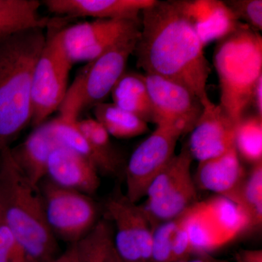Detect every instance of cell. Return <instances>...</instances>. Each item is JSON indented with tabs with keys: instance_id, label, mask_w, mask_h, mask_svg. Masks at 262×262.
<instances>
[{
	"instance_id": "cell-1",
	"label": "cell",
	"mask_w": 262,
	"mask_h": 262,
	"mask_svg": "<svg viewBox=\"0 0 262 262\" xmlns=\"http://www.w3.org/2000/svg\"><path fill=\"white\" fill-rule=\"evenodd\" d=\"M141 15L140 35L134 52L136 64L145 74L182 84L203 102L208 97L211 67L178 0H155Z\"/></svg>"
},
{
	"instance_id": "cell-2",
	"label": "cell",
	"mask_w": 262,
	"mask_h": 262,
	"mask_svg": "<svg viewBox=\"0 0 262 262\" xmlns=\"http://www.w3.org/2000/svg\"><path fill=\"white\" fill-rule=\"evenodd\" d=\"M0 211L28 262H52L58 256L39 187L19 170L8 146L0 149Z\"/></svg>"
},
{
	"instance_id": "cell-3",
	"label": "cell",
	"mask_w": 262,
	"mask_h": 262,
	"mask_svg": "<svg viewBox=\"0 0 262 262\" xmlns=\"http://www.w3.org/2000/svg\"><path fill=\"white\" fill-rule=\"evenodd\" d=\"M44 29L0 38V149L31 122L32 78L47 39Z\"/></svg>"
},
{
	"instance_id": "cell-4",
	"label": "cell",
	"mask_w": 262,
	"mask_h": 262,
	"mask_svg": "<svg viewBox=\"0 0 262 262\" xmlns=\"http://www.w3.org/2000/svg\"><path fill=\"white\" fill-rule=\"evenodd\" d=\"M213 64L220 82V105L236 125L251 107L253 89L262 76L261 34L243 24L217 42Z\"/></svg>"
},
{
	"instance_id": "cell-5",
	"label": "cell",
	"mask_w": 262,
	"mask_h": 262,
	"mask_svg": "<svg viewBox=\"0 0 262 262\" xmlns=\"http://www.w3.org/2000/svg\"><path fill=\"white\" fill-rule=\"evenodd\" d=\"M139 35L124 39L87 63L69 87L58 108L59 116L77 120L82 112L105 102L117 81L125 73Z\"/></svg>"
},
{
	"instance_id": "cell-6",
	"label": "cell",
	"mask_w": 262,
	"mask_h": 262,
	"mask_svg": "<svg viewBox=\"0 0 262 262\" xmlns=\"http://www.w3.org/2000/svg\"><path fill=\"white\" fill-rule=\"evenodd\" d=\"M184 215L196 254L219 249L248 230V220L244 211L234 202L222 196L198 202Z\"/></svg>"
},
{
	"instance_id": "cell-7",
	"label": "cell",
	"mask_w": 262,
	"mask_h": 262,
	"mask_svg": "<svg viewBox=\"0 0 262 262\" xmlns=\"http://www.w3.org/2000/svg\"><path fill=\"white\" fill-rule=\"evenodd\" d=\"M193 160L184 146L150 184L144 207L155 225L178 218L199 202L191 172Z\"/></svg>"
},
{
	"instance_id": "cell-8",
	"label": "cell",
	"mask_w": 262,
	"mask_h": 262,
	"mask_svg": "<svg viewBox=\"0 0 262 262\" xmlns=\"http://www.w3.org/2000/svg\"><path fill=\"white\" fill-rule=\"evenodd\" d=\"M72 63L62 42L61 30L46 39L33 75L31 123L37 127L61 106L68 91Z\"/></svg>"
},
{
	"instance_id": "cell-9",
	"label": "cell",
	"mask_w": 262,
	"mask_h": 262,
	"mask_svg": "<svg viewBox=\"0 0 262 262\" xmlns=\"http://www.w3.org/2000/svg\"><path fill=\"white\" fill-rule=\"evenodd\" d=\"M41 184L46 220L55 237L72 244L85 237L97 223L98 208L94 200L51 181Z\"/></svg>"
},
{
	"instance_id": "cell-10",
	"label": "cell",
	"mask_w": 262,
	"mask_h": 262,
	"mask_svg": "<svg viewBox=\"0 0 262 262\" xmlns=\"http://www.w3.org/2000/svg\"><path fill=\"white\" fill-rule=\"evenodd\" d=\"M115 226L114 244L123 262H149L152 234L157 226L143 206L117 191L105 204Z\"/></svg>"
},
{
	"instance_id": "cell-11",
	"label": "cell",
	"mask_w": 262,
	"mask_h": 262,
	"mask_svg": "<svg viewBox=\"0 0 262 262\" xmlns=\"http://www.w3.org/2000/svg\"><path fill=\"white\" fill-rule=\"evenodd\" d=\"M182 134L165 125H157L149 137L134 150L124 170L127 196L133 203L146 196L150 184L176 155Z\"/></svg>"
},
{
	"instance_id": "cell-12",
	"label": "cell",
	"mask_w": 262,
	"mask_h": 262,
	"mask_svg": "<svg viewBox=\"0 0 262 262\" xmlns=\"http://www.w3.org/2000/svg\"><path fill=\"white\" fill-rule=\"evenodd\" d=\"M141 21L117 19H95L61 29L63 47L72 64L89 62L117 43L139 35Z\"/></svg>"
},
{
	"instance_id": "cell-13",
	"label": "cell",
	"mask_w": 262,
	"mask_h": 262,
	"mask_svg": "<svg viewBox=\"0 0 262 262\" xmlns=\"http://www.w3.org/2000/svg\"><path fill=\"white\" fill-rule=\"evenodd\" d=\"M155 115V125L189 134L203 110L201 100L182 84L163 77L144 74Z\"/></svg>"
},
{
	"instance_id": "cell-14",
	"label": "cell",
	"mask_w": 262,
	"mask_h": 262,
	"mask_svg": "<svg viewBox=\"0 0 262 262\" xmlns=\"http://www.w3.org/2000/svg\"><path fill=\"white\" fill-rule=\"evenodd\" d=\"M202 103L203 112L187 144L193 159L198 163L220 156L233 147L236 127L220 104L208 97Z\"/></svg>"
},
{
	"instance_id": "cell-15",
	"label": "cell",
	"mask_w": 262,
	"mask_h": 262,
	"mask_svg": "<svg viewBox=\"0 0 262 262\" xmlns=\"http://www.w3.org/2000/svg\"><path fill=\"white\" fill-rule=\"evenodd\" d=\"M178 3L204 48L228 37L244 24L220 0H178Z\"/></svg>"
},
{
	"instance_id": "cell-16",
	"label": "cell",
	"mask_w": 262,
	"mask_h": 262,
	"mask_svg": "<svg viewBox=\"0 0 262 262\" xmlns=\"http://www.w3.org/2000/svg\"><path fill=\"white\" fill-rule=\"evenodd\" d=\"M246 176L234 146L225 154L199 162L194 179L196 188L214 192L237 205Z\"/></svg>"
},
{
	"instance_id": "cell-17",
	"label": "cell",
	"mask_w": 262,
	"mask_h": 262,
	"mask_svg": "<svg viewBox=\"0 0 262 262\" xmlns=\"http://www.w3.org/2000/svg\"><path fill=\"white\" fill-rule=\"evenodd\" d=\"M155 0H44L53 14L68 18L117 19L141 21L143 10Z\"/></svg>"
},
{
	"instance_id": "cell-18",
	"label": "cell",
	"mask_w": 262,
	"mask_h": 262,
	"mask_svg": "<svg viewBox=\"0 0 262 262\" xmlns=\"http://www.w3.org/2000/svg\"><path fill=\"white\" fill-rule=\"evenodd\" d=\"M46 177L57 186L88 195L96 192L100 186L99 173L94 164L61 145L52 151Z\"/></svg>"
},
{
	"instance_id": "cell-19",
	"label": "cell",
	"mask_w": 262,
	"mask_h": 262,
	"mask_svg": "<svg viewBox=\"0 0 262 262\" xmlns=\"http://www.w3.org/2000/svg\"><path fill=\"white\" fill-rule=\"evenodd\" d=\"M59 146L51 120L46 121L31 133L15 148H10L12 158L19 170L34 187H39L47 175L48 160L52 151Z\"/></svg>"
},
{
	"instance_id": "cell-20",
	"label": "cell",
	"mask_w": 262,
	"mask_h": 262,
	"mask_svg": "<svg viewBox=\"0 0 262 262\" xmlns=\"http://www.w3.org/2000/svg\"><path fill=\"white\" fill-rule=\"evenodd\" d=\"M113 103L147 123L155 124V115L150 100L145 75L127 72L121 76L112 91Z\"/></svg>"
},
{
	"instance_id": "cell-21",
	"label": "cell",
	"mask_w": 262,
	"mask_h": 262,
	"mask_svg": "<svg viewBox=\"0 0 262 262\" xmlns=\"http://www.w3.org/2000/svg\"><path fill=\"white\" fill-rule=\"evenodd\" d=\"M77 125L96 155L98 173L113 177L124 174L126 163L123 155L102 125L94 118L79 119Z\"/></svg>"
},
{
	"instance_id": "cell-22",
	"label": "cell",
	"mask_w": 262,
	"mask_h": 262,
	"mask_svg": "<svg viewBox=\"0 0 262 262\" xmlns=\"http://www.w3.org/2000/svg\"><path fill=\"white\" fill-rule=\"evenodd\" d=\"M36 0H0V38L24 29L42 27L49 20L41 16Z\"/></svg>"
},
{
	"instance_id": "cell-23",
	"label": "cell",
	"mask_w": 262,
	"mask_h": 262,
	"mask_svg": "<svg viewBox=\"0 0 262 262\" xmlns=\"http://www.w3.org/2000/svg\"><path fill=\"white\" fill-rule=\"evenodd\" d=\"M93 110L95 120L102 125L110 136L117 139H131L149 131L147 122L113 103H101Z\"/></svg>"
},
{
	"instance_id": "cell-24",
	"label": "cell",
	"mask_w": 262,
	"mask_h": 262,
	"mask_svg": "<svg viewBox=\"0 0 262 262\" xmlns=\"http://www.w3.org/2000/svg\"><path fill=\"white\" fill-rule=\"evenodd\" d=\"M234 147L239 158L248 163L262 162V117L245 115L236 124Z\"/></svg>"
},
{
	"instance_id": "cell-25",
	"label": "cell",
	"mask_w": 262,
	"mask_h": 262,
	"mask_svg": "<svg viewBox=\"0 0 262 262\" xmlns=\"http://www.w3.org/2000/svg\"><path fill=\"white\" fill-rule=\"evenodd\" d=\"M237 206L248 220V230L258 229L262 224V162L253 165L239 192Z\"/></svg>"
},
{
	"instance_id": "cell-26",
	"label": "cell",
	"mask_w": 262,
	"mask_h": 262,
	"mask_svg": "<svg viewBox=\"0 0 262 262\" xmlns=\"http://www.w3.org/2000/svg\"><path fill=\"white\" fill-rule=\"evenodd\" d=\"M181 216L157 226L152 234L149 262H173V246Z\"/></svg>"
},
{
	"instance_id": "cell-27",
	"label": "cell",
	"mask_w": 262,
	"mask_h": 262,
	"mask_svg": "<svg viewBox=\"0 0 262 262\" xmlns=\"http://www.w3.org/2000/svg\"><path fill=\"white\" fill-rule=\"evenodd\" d=\"M238 19L256 32L262 30L261 0H230L225 2Z\"/></svg>"
},
{
	"instance_id": "cell-28",
	"label": "cell",
	"mask_w": 262,
	"mask_h": 262,
	"mask_svg": "<svg viewBox=\"0 0 262 262\" xmlns=\"http://www.w3.org/2000/svg\"><path fill=\"white\" fill-rule=\"evenodd\" d=\"M0 262H28L23 248L2 217L0 211Z\"/></svg>"
},
{
	"instance_id": "cell-29",
	"label": "cell",
	"mask_w": 262,
	"mask_h": 262,
	"mask_svg": "<svg viewBox=\"0 0 262 262\" xmlns=\"http://www.w3.org/2000/svg\"><path fill=\"white\" fill-rule=\"evenodd\" d=\"M235 262H262L261 249H239L234 254Z\"/></svg>"
},
{
	"instance_id": "cell-30",
	"label": "cell",
	"mask_w": 262,
	"mask_h": 262,
	"mask_svg": "<svg viewBox=\"0 0 262 262\" xmlns=\"http://www.w3.org/2000/svg\"><path fill=\"white\" fill-rule=\"evenodd\" d=\"M251 106H253L255 114L262 117V76L258 78L251 96Z\"/></svg>"
},
{
	"instance_id": "cell-31",
	"label": "cell",
	"mask_w": 262,
	"mask_h": 262,
	"mask_svg": "<svg viewBox=\"0 0 262 262\" xmlns=\"http://www.w3.org/2000/svg\"><path fill=\"white\" fill-rule=\"evenodd\" d=\"M52 262H80L77 242L70 244L64 253L57 256Z\"/></svg>"
},
{
	"instance_id": "cell-32",
	"label": "cell",
	"mask_w": 262,
	"mask_h": 262,
	"mask_svg": "<svg viewBox=\"0 0 262 262\" xmlns=\"http://www.w3.org/2000/svg\"><path fill=\"white\" fill-rule=\"evenodd\" d=\"M178 262H230L227 260L220 259L211 256L209 253L196 254L195 256H189V258Z\"/></svg>"
}]
</instances>
